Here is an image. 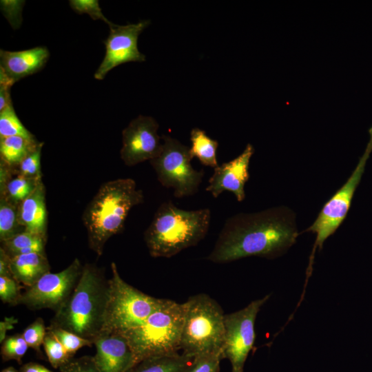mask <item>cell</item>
Segmentation results:
<instances>
[{
    "mask_svg": "<svg viewBox=\"0 0 372 372\" xmlns=\"http://www.w3.org/2000/svg\"><path fill=\"white\" fill-rule=\"evenodd\" d=\"M50 56L45 47H34L21 51L0 50V70L14 83L38 72Z\"/></svg>",
    "mask_w": 372,
    "mask_h": 372,
    "instance_id": "16",
    "label": "cell"
},
{
    "mask_svg": "<svg viewBox=\"0 0 372 372\" xmlns=\"http://www.w3.org/2000/svg\"><path fill=\"white\" fill-rule=\"evenodd\" d=\"M103 333H122L143 324L163 299L148 296L127 283L111 263Z\"/></svg>",
    "mask_w": 372,
    "mask_h": 372,
    "instance_id": "7",
    "label": "cell"
},
{
    "mask_svg": "<svg viewBox=\"0 0 372 372\" xmlns=\"http://www.w3.org/2000/svg\"><path fill=\"white\" fill-rule=\"evenodd\" d=\"M28 345L22 334H15L6 338L2 344L1 353L3 360H16L21 363V359L25 354Z\"/></svg>",
    "mask_w": 372,
    "mask_h": 372,
    "instance_id": "27",
    "label": "cell"
},
{
    "mask_svg": "<svg viewBox=\"0 0 372 372\" xmlns=\"http://www.w3.org/2000/svg\"><path fill=\"white\" fill-rule=\"evenodd\" d=\"M223 355L220 353L195 357L186 372H219Z\"/></svg>",
    "mask_w": 372,
    "mask_h": 372,
    "instance_id": "33",
    "label": "cell"
},
{
    "mask_svg": "<svg viewBox=\"0 0 372 372\" xmlns=\"http://www.w3.org/2000/svg\"><path fill=\"white\" fill-rule=\"evenodd\" d=\"M210 220L208 208L187 211L170 200L163 203L144 234L149 254L154 258H171L195 246L207 235Z\"/></svg>",
    "mask_w": 372,
    "mask_h": 372,
    "instance_id": "4",
    "label": "cell"
},
{
    "mask_svg": "<svg viewBox=\"0 0 372 372\" xmlns=\"http://www.w3.org/2000/svg\"><path fill=\"white\" fill-rule=\"evenodd\" d=\"M20 372H52L44 366L34 363L30 362L23 365L21 368Z\"/></svg>",
    "mask_w": 372,
    "mask_h": 372,
    "instance_id": "40",
    "label": "cell"
},
{
    "mask_svg": "<svg viewBox=\"0 0 372 372\" xmlns=\"http://www.w3.org/2000/svg\"><path fill=\"white\" fill-rule=\"evenodd\" d=\"M59 369L61 372H100L92 356L71 358Z\"/></svg>",
    "mask_w": 372,
    "mask_h": 372,
    "instance_id": "35",
    "label": "cell"
},
{
    "mask_svg": "<svg viewBox=\"0 0 372 372\" xmlns=\"http://www.w3.org/2000/svg\"><path fill=\"white\" fill-rule=\"evenodd\" d=\"M193 359L182 353L149 358L136 364L129 372H186Z\"/></svg>",
    "mask_w": 372,
    "mask_h": 372,
    "instance_id": "19",
    "label": "cell"
},
{
    "mask_svg": "<svg viewBox=\"0 0 372 372\" xmlns=\"http://www.w3.org/2000/svg\"><path fill=\"white\" fill-rule=\"evenodd\" d=\"M25 1L22 0H1V10L14 30L18 29L22 22V9Z\"/></svg>",
    "mask_w": 372,
    "mask_h": 372,
    "instance_id": "32",
    "label": "cell"
},
{
    "mask_svg": "<svg viewBox=\"0 0 372 372\" xmlns=\"http://www.w3.org/2000/svg\"><path fill=\"white\" fill-rule=\"evenodd\" d=\"M14 83L0 70V112L12 104L10 89Z\"/></svg>",
    "mask_w": 372,
    "mask_h": 372,
    "instance_id": "36",
    "label": "cell"
},
{
    "mask_svg": "<svg viewBox=\"0 0 372 372\" xmlns=\"http://www.w3.org/2000/svg\"><path fill=\"white\" fill-rule=\"evenodd\" d=\"M149 23V20H144L125 25L114 23L109 25L110 34L103 41L105 54L94 74V79L103 80L111 70L123 63L145 61V55L138 49L137 43L138 36Z\"/></svg>",
    "mask_w": 372,
    "mask_h": 372,
    "instance_id": "12",
    "label": "cell"
},
{
    "mask_svg": "<svg viewBox=\"0 0 372 372\" xmlns=\"http://www.w3.org/2000/svg\"><path fill=\"white\" fill-rule=\"evenodd\" d=\"M1 372H18V371L14 367L9 366L2 370Z\"/></svg>",
    "mask_w": 372,
    "mask_h": 372,
    "instance_id": "41",
    "label": "cell"
},
{
    "mask_svg": "<svg viewBox=\"0 0 372 372\" xmlns=\"http://www.w3.org/2000/svg\"><path fill=\"white\" fill-rule=\"evenodd\" d=\"M43 344L48 359L54 369H59L60 366L72 358L68 353L56 336L48 330Z\"/></svg>",
    "mask_w": 372,
    "mask_h": 372,
    "instance_id": "26",
    "label": "cell"
},
{
    "mask_svg": "<svg viewBox=\"0 0 372 372\" xmlns=\"http://www.w3.org/2000/svg\"><path fill=\"white\" fill-rule=\"evenodd\" d=\"M184 303L182 353L192 358L208 354L223 355L225 314L219 304L205 293L191 296Z\"/></svg>",
    "mask_w": 372,
    "mask_h": 372,
    "instance_id": "6",
    "label": "cell"
},
{
    "mask_svg": "<svg viewBox=\"0 0 372 372\" xmlns=\"http://www.w3.org/2000/svg\"><path fill=\"white\" fill-rule=\"evenodd\" d=\"M159 154L149 161L158 180L174 190L176 198L194 195L203 180L204 171L196 170L191 164L190 148L169 136L163 135Z\"/></svg>",
    "mask_w": 372,
    "mask_h": 372,
    "instance_id": "9",
    "label": "cell"
},
{
    "mask_svg": "<svg viewBox=\"0 0 372 372\" xmlns=\"http://www.w3.org/2000/svg\"><path fill=\"white\" fill-rule=\"evenodd\" d=\"M270 295L251 302L245 308L225 314L224 358L231 363V372H243L245 364L256 339L255 322Z\"/></svg>",
    "mask_w": 372,
    "mask_h": 372,
    "instance_id": "10",
    "label": "cell"
},
{
    "mask_svg": "<svg viewBox=\"0 0 372 372\" xmlns=\"http://www.w3.org/2000/svg\"><path fill=\"white\" fill-rule=\"evenodd\" d=\"M10 168L7 164L1 161L0 164V194H2L5 187L11 179Z\"/></svg>",
    "mask_w": 372,
    "mask_h": 372,
    "instance_id": "38",
    "label": "cell"
},
{
    "mask_svg": "<svg viewBox=\"0 0 372 372\" xmlns=\"http://www.w3.org/2000/svg\"><path fill=\"white\" fill-rule=\"evenodd\" d=\"M40 180L41 179L37 180L18 175L8 181L0 196H5L10 201L19 205L30 195Z\"/></svg>",
    "mask_w": 372,
    "mask_h": 372,
    "instance_id": "25",
    "label": "cell"
},
{
    "mask_svg": "<svg viewBox=\"0 0 372 372\" xmlns=\"http://www.w3.org/2000/svg\"><path fill=\"white\" fill-rule=\"evenodd\" d=\"M10 257L0 248V276H12L10 268Z\"/></svg>",
    "mask_w": 372,
    "mask_h": 372,
    "instance_id": "37",
    "label": "cell"
},
{
    "mask_svg": "<svg viewBox=\"0 0 372 372\" xmlns=\"http://www.w3.org/2000/svg\"><path fill=\"white\" fill-rule=\"evenodd\" d=\"M83 268L79 260L76 258L65 269L45 273L21 293L18 304L32 310L50 309L57 311L74 289Z\"/></svg>",
    "mask_w": 372,
    "mask_h": 372,
    "instance_id": "11",
    "label": "cell"
},
{
    "mask_svg": "<svg viewBox=\"0 0 372 372\" xmlns=\"http://www.w3.org/2000/svg\"><path fill=\"white\" fill-rule=\"evenodd\" d=\"M71 8L79 14H87L93 20H101L110 25V22L103 14L98 0H70Z\"/></svg>",
    "mask_w": 372,
    "mask_h": 372,
    "instance_id": "31",
    "label": "cell"
},
{
    "mask_svg": "<svg viewBox=\"0 0 372 372\" xmlns=\"http://www.w3.org/2000/svg\"><path fill=\"white\" fill-rule=\"evenodd\" d=\"M12 136L36 139L21 122L11 104L0 112V138Z\"/></svg>",
    "mask_w": 372,
    "mask_h": 372,
    "instance_id": "24",
    "label": "cell"
},
{
    "mask_svg": "<svg viewBox=\"0 0 372 372\" xmlns=\"http://www.w3.org/2000/svg\"><path fill=\"white\" fill-rule=\"evenodd\" d=\"M12 277L27 287L35 284L43 275L50 272V267L45 255L30 253L10 258Z\"/></svg>",
    "mask_w": 372,
    "mask_h": 372,
    "instance_id": "18",
    "label": "cell"
},
{
    "mask_svg": "<svg viewBox=\"0 0 372 372\" xmlns=\"http://www.w3.org/2000/svg\"><path fill=\"white\" fill-rule=\"evenodd\" d=\"M190 140V154L192 158L196 157L201 164L214 169L218 166L216 158L218 143L216 140L211 138L204 130L198 127L192 130Z\"/></svg>",
    "mask_w": 372,
    "mask_h": 372,
    "instance_id": "22",
    "label": "cell"
},
{
    "mask_svg": "<svg viewBox=\"0 0 372 372\" xmlns=\"http://www.w3.org/2000/svg\"><path fill=\"white\" fill-rule=\"evenodd\" d=\"M45 242V238L25 230L2 242L1 247L10 258L30 253L45 255L44 249Z\"/></svg>",
    "mask_w": 372,
    "mask_h": 372,
    "instance_id": "21",
    "label": "cell"
},
{
    "mask_svg": "<svg viewBox=\"0 0 372 372\" xmlns=\"http://www.w3.org/2000/svg\"><path fill=\"white\" fill-rule=\"evenodd\" d=\"M47 330L51 331L56 336L68 353L72 357L79 349L85 346L91 347L94 344L92 341L87 339L60 328L48 327Z\"/></svg>",
    "mask_w": 372,
    "mask_h": 372,
    "instance_id": "28",
    "label": "cell"
},
{
    "mask_svg": "<svg viewBox=\"0 0 372 372\" xmlns=\"http://www.w3.org/2000/svg\"><path fill=\"white\" fill-rule=\"evenodd\" d=\"M296 215L286 206L229 218L207 260L227 263L250 256L274 259L285 254L299 236Z\"/></svg>",
    "mask_w": 372,
    "mask_h": 372,
    "instance_id": "1",
    "label": "cell"
},
{
    "mask_svg": "<svg viewBox=\"0 0 372 372\" xmlns=\"http://www.w3.org/2000/svg\"><path fill=\"white\" fill-rule=\"evenodd\" d=\"M40 143L19 136L0 138L1 161L10 167H18Z\"/></svg>",
    "mask_w": 372,
    "mask_h": 372,
    "instance_id": "20",
    "label": "cell"
},
{
    "mask_svg": "<svg viewBox=\"0 0 372 372\" xmlns=\"http://www.w3.org/2000/svg\"><path fill=\"white\" fill-rule=\"evenodd\" d=\"M254 153V148L249 143L236 158L214 168L205 190L214 198L225 191L230 192L238 202L243 201L245 198V185L249 178V162Z\"/></svg>",
    "mask_w": 372,
    "mask_h": 372,
    "instance_id": "14",
    "label": "cell"
},
{
    "mask_svg": "<svg viewBox=\"0 0 372 372\" xmlns=\"http://www.w3.org/2000/svg\"><path fill=\"white\" fill-rule=\"evenodd\" d=\"M19 205L0 197V240L6 241L25 231L19 220Z\"/></svg>",
    "mask_w": 372,
    "mask_h": 372,
    "instance_id": "23",
    "label": "cell"
},
{
    "mask_svg": "<svg viewBox=\"0 0 372 372\" xmlns=\"http://www.w3.org/2000/svg\"><path fill=\"white\" fill-rule=\"evenodd\" d=\"M19 283L12 276H0V298L4 303L17 304L21 296Z\"/></svg>",
    "mask_w": 372,
    "mask_h": 372,
    "instance_id": "34",
    "label": "cell"
},
{
    "mask_svg": "<svg viewBox=\"0 0 372 372\" xmlns=\"http://www.w3.org/2000/svg\"><path fill=\"white\" fill-rule=\"evenodd\" d=\"M17 319L11 318H5L4 320L0 323V342L2 343L6 338V331L14 328V324L17 323Z\"/></svg>",
    "mask_w": 372,
    "mask_h": 372,
    "instance_id": "39",
    "label": "cell"
},
{
    "mask_svg": "<svg viewBox=\"0 0 372 372\" xmlns=\"http://www.w3.org/2000/svg\"><path fill=\"white\" fill-rule=\"evenodd\" d=\"M143 199V191L132 178H118L101 185L82 217L90 249L102 255L107 241L123 230L130 211Z\"/></svg>",
    "mask_w": 372,
    "mask_h": 372,
    "instance_id": "3",
    "label": "cell"
},
{
    "mask_svg": "<svg viewBox=\"0 0 372 372\" xmlns=\"http://www.w3.org/2000/svg\"><path fill=\"white\" fill-rule=\"evenodd\" d=\"M93 360L100 372H129L136 364L133 352L121 333L102 334L94 341Z\"/></svg>",
    "mask_w": 372,
    "mask_h": 372,
    "instance_id": "15",
    "label": "cell"
},
{
    "mask_svg": "<svg viewBox=\"0 0 372 372\" xmlns=\"http://www.w3.org/2000/svg\"><path fill=\"white\" fill-rule=\"evenodd\" d=\"M158 129V123L151 116L139 115L130 123L122 132L120 154L125 165L134 166L159 154L163 143Z\"/></svg>",
    "mask_w": 372,
    "mask_h": 372,
    "instance_id": "13",
    "label": "cell"
},
{
    "mask_svg": "<svg viewBox=\"0 0 372 372\" xmlns=\"http://www.w3.org/2000/svg\"><path fill=\"white\" fill-rule=\"evenodd\" d=\"M370 141L355 168L342 186L325 203L313 223L303 232H312L316 239L307 269L306 282L312 272L316 249L320 251L326 240L333 235L346 218L355 192L364 174L366 161L372 151V127Z\"/></svg>",
    "mask_w": 372,
    "mask_h": 372,
    "instance_id": "8",
    "label": "cell"
},
{
    "mask_svg": "<svg viewBox=\"0 0 372 372\" xmlns=\"http://www.w3.org/2000/svg\"><path fill=\"white\" fill-rule=\"evenodd\" d=\"M46 329L43 319L38 318L25 328L22 336L29 347L34 349L38 353H41L40 347L43 344L47 333Z\"/></svg>",
    "mask_w": 372,
    "mask_h": 372,
    "instance_id": "30",
    "label": "cell"
},
{
    "mask_svg": "<svg viewBox=\"0 0 372 372\" xmlns=\"http://www.w3.org/2000/svg\"><path fill=\"white\" fill-rule=\"evenodd\" d=\"M43 145V143L40 142L37 148L21 161L17 167L18 175L37 180L42 179L41 156Z\"/></svg>",
    "mask_w": 372,
    "mask_h": 372,
    "instance_id": "29",
    "label": "cell"
},
{
    "mask_svg": "<svg viewBox=\"0 0 372 372\" xmlns=\"http://www.w3.org/2000/svg\"><path fill=\"white\" fill-rule=\"evenodd\" d=\"M18 214L19 223L25 231L46 239L48 213L42 179L30 195L19 205Z\"/></svg>",
    "mask_w": 372,
    "mask_h": 372,
    "instance_id": "17",
    "label": "cell"
},
{
    "mask_svg": "<svg viewBox=\"0 0 372 372\" xmlns=\"http://www.w3.org/2000/svg\"><path fill=\"white\" fill-rule=\"evenodd\" d=\"M185 303L163 299L141 326L120 333L126 339L136 364L152 357L178 353Z\"/></svg>",
    "mask_w": 372,
    "mask_h": 372,
    "instance_id": "5",
    "label": "cell"
},
{
    "mask_svg": "<svg viewBox=\"0 0 372 372\" xmlns=\"http://www.w3.org/2000/svg\"><path fill=\"white\" fill-rule=\"evenodd\" d=\"M108 280L95 266H83L79 281L48 327L60 328L94 341L103 333Z\"/></svg>",
    "mask_w": 372,
    "mask_h": 372,
    "instance_id": "2",
    "label": "cell"
}]
</instances>
